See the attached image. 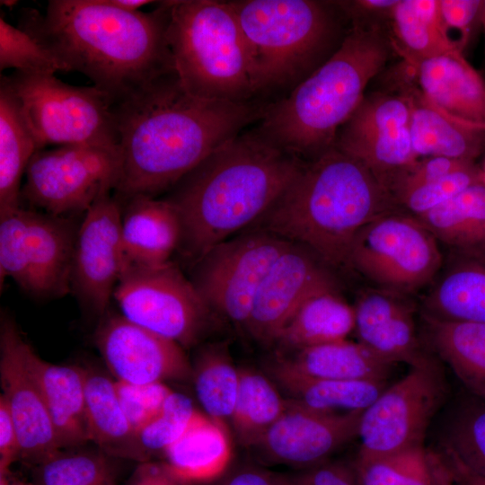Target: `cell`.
I'll return each instance as SVG.
<instances>
[{
	"label": "cell",
	"instance_id": "cell-57",
	"mask_svg": "<svg viewBox=\"0 0 485 485\" xmlns=\"http://www.w3.org/2000/svg\"><path fill=\"white\" fill-rule=\"evenodd\" d=\"M0 3L2 5L6 6L9 9H12L13 6L18 4V1L16 0H1Z\"/></svg>",
	"mask_w": 485,
	"mask_h": 485
},
{
	"label": "cell",
	"instance_id": "cell-24",
	"mask_svg": "<svg viewBox=\"0 0 485 485\" xmlns=\"http://www.w3.org/2000/svg\"><path fill=\"white\" fill-rule=\"evenodd\" d=\"M20 349L47 405L62 449L88 442L85 368L48 362L22 337Z\"/></svg>",
	"mask_w": 485,
	"mask_h": 485
},
{
	"label": "cell",
	"instance_id": "cell-40",
	"mask_svg": "<svg viewBox=\"0 0 485 485\" xmlns=\"http://www.w3.org/2000/svg\"><path fill=\"white\" fill-rule=\"evenodd\" d=\"M37 469L38 485H105L113 482V471L103 454L59 450Z\"/></svg>",
	"mask_w": 485,
	"mask_h": 485
},
{
	"label": "cell",
	"instance_id": "cell-27",
	"mask_svg": "<svg viewBox=\"0 0 485 485\" xmlns=\"http://www.w3.org/2000/svg\"><path fill=\"white\" fill-rule=\"evenodd\" d=\"M411 100L410 134L419 158L447 157L474 162L485 150V131L464 126L447 117L421 95L413 83L397 89Z\"/></svg>",
	"mask_w": 485,
	"mask_h": 485
},
{
	"label": "cell",
	"instance_id": "cell-26",
	"mask_svg": "<svg viewBox=\"0 0 485 485\" xmlns=\"http://www.w3.org/2000/svg\"><path fill=\"white\" fill-rule=\"evenodd\" d=\"M163 455L166 471L187 485L217 479L225 472L232 455L225 426L198 411Z\"/></svg>",
	"mask_w": 485,
	"mask_h": 485
},
{
	"label": "cell",
	"instance_id": "cell-19",
	"mask_svg": "<svg viewBox=\"0 0 485 485\" xmlns=\"http://www.w3.org/2000/svg\"><path fill=\"white\" fill-rule=\"evenodd\" d=\"M363 411L322 412L287 401L285 412L253 449L268 463L299 470L315 466L357 437Z\"/></svg>",
	"mask_w": 485,
	"mask_h": 485
},
{
	"label": "cell",
	"instance_id": "cell-8",
	"mask_svg": "<svg viewBox=\"0 0 485 485\" xmlns=\"http://www.w3.org/2000/svg\"><path fill=\"white\" fill-rule=\"evenodd\" d=\"M1 79L18 100L37 150L50 145L119 146L112 101L93 85L74 86L54 74L17 71Z\"/></svg>",
	"mask_w": 485,
	"mask_h": 485
},
{
	"label": "cell",
	"instance_id": "cell-31",
	"mask_svg": "<svg viewBox=\"0 0 485 485\" xmlns=\"http://www.w3.org/2000/svg\"><path fill=\"white\" fill-rule=\"evenodd\" d=\"M37 151L32 134L18 100L8 85L0 82V219L22 207L21 181Z\"/></svg>",
	"mask_w": 485,
	"mask_h": 485
},
{
	"label": "cell",
	"instance_id": "cell-17",
	"mask_svg": "<svg viewBox=\"0 0 485 485\" xmlns=\"http://www.w3.org/2000/svg\"><path fill=\"white\" fill-rule=\"evenodd\" d=\"M331 269L307 247L290 242L263 278L244 330L260 342L275 343L310 295L338 286Z\"/></svg>",
	"mask_w": 485,
	"mask_h": 485
},
{
	"label": "cell",
	"instance_id": "cell-18",
	"mask_svg": "<svg viewBox=\"0 0 485 485\" xmlns=\"http://www.w3.org/2000/svg\"><path fill=\"white\" fill-rule=\"evenodd\" d=\"M96 347L116 381L146 384L192 375L183 348L122 314L108 315L94 335Z\"/></svg>",
	"mask_w": 485,
	"mask_h": 485
},
{
	"label": "cell",
	"instance_id": "cell-6",
	"mask_svg": "<svg viewBox=\"0 0 485 485\" xmlns=\"http://www.w3.org/2000/svg\"><path fill=\"white\" fill-rule=\"evenodd\" d=\"M242 29L256 94L294 88L339 48L341 11L334 1H228Z\"/></svg>",
	"mask_w": 485,
	"mask_h": 485
},
{
	"label": "cell",
	"instance_id": "cell-13",
	"mask_svg": "<svg viewBox=\"0 0 485 485\" xmlns=\"http://www.w3.org/2000/svg\"><path fill=\"white\" fill-rule=\"evenodd\" d=\"M291 242L246 230L208 250L190 278L213 313L245 329L258 289Z\"/></svg>",
	"mask_w": 485,
	"mask_h": 485
},
{
	"label": "cell",
	"instance_id": "cell-30",
	"mask_svg": "<svg viewBox=\"0 0 485 485\" xmlns=\"http://www.w3.org/2000/svg\"><path fill=\"white\" fill-rule=\"evenodd\" d=\"M355 314L338 286L310 295L283 328L275 343L282 348H303L347 340L354 331Z\"/></svg>",
	"mask_w": 485,
	"mask_h": 485
},
{
	"label": "cell",
	"instance_id": "cell-12",
	"mask_svg": "<svg viewBox=\"0 0 485 485\" xmlns=\"http://www.w3.org/2000/svg\"><path fill=\"white\" fill-rule=\"evenodd\" d=\"M113 298L130 322L190 348L207 331L213 312L172 260L123 269Z\"/></svg>",
	"mask_w": 485,
	"mask_h": 485
},
{
	"label": "cell",
	"instance_id": "cell-46",
	"mask_svg": "<svg viewBox=\"0 0 485 485\" xmlns=\"http://www.w3.org/2000/svg\"><path fill=\"white\" fill-rule=\"evenodd\" d=\"M471 163L474 162L440 156L419 158L399 178L391 194L396 202V198L402 193L441 179Z\"/></svg>",
	"mask_w": 485,
	"mask_h": 485
},
{
	"label": "cell",
	"instance_id": "cell-10",
	"mask_svg": "<svg viewBox=\"0 0 485 485\" xmlns=\"http://www.w3.org/2000/svg\"><path fill=\"white\" fill-rule=\"evenodd\" d=\"M443 259L436 237L415 216L399 208L357 232L346 267L375 287L408 295L431 284Z\"/></svg>",
	"mask_w": 485,
	"mask_h": 485
},
{
	"label": "cell",
	"instance_id": "cell-55",
	"mask_svg": "<svg viewBox=\"0 0 485 485\" xmlns=\"http://www.w3.org/2000/svg\"><path fill=\"white\" fill-rule=\"evenodd\" d=\"M0 485H30L25 482L11 479L8 473L0 474Z\"/></svg>",
	"mask_w": 485,
	"mask_h": 485
},
{
	"label": "cell",
	"instance_id": "cell-22",
	"mask_svg": "<svg viewBox=\"0 0 485 485\" xmlns=\"http://www.w3.org/2000/svg\"><path fill=\"white\" fill-rule=\"evenodd\" d=\"M423 299V316L485 323V241L447 247Z\"/></svg>",
	"mask_w": 485,
	"mask_h": 485
},
{
	"label": "cell",
	"instance_id": "cell-15",
	"mask_svg": "<svg viewBox=\"0 0 485 485\" xmlns=\"http://www.w3.org/2000/svg\"><path fill=\"white\" fill-rule=\"evenodd\" d=\"M410 113L411 100L405 93L365 95L338 132L334 147L362 163L391 193L419 160L410 139Z\"/></svg>",
	"mask_w": 485,
	"mask_h": 485
},
{
	"label": "cell",
	"instance_id": "cell-35",
	"mask_svg": "<svg viewBox=\"0 0 485 485\" xmlns=\"http://www.w3.org/2000/svg\"><path fill=\"white\" fill-rule=\"evenodd\" d=\"M358 485H454L443 454L419 445L389 455L357 461Z\"/></svg>",
	"mask_w": 485,
	"mask_h": 485
},
{
	"label": "cell",
	"instance_id": "cell-58",
	"mask_svg": "<svg viewBox=\"0 0 485 485\" xmlns=\"http://www.w3.org/2000/svg\"><path fill=\"white\" fill-rule=\"evenodd\" d=\"M481 169L482 181L485 183V163H483V166L481 167Z\"/></svg>",
	"mask_w": 485,
	"mask_h": 485
},
{
	"label": "cell",
	"instance_id": "cell-43",
	"mask_svg": "<svg viewBox=\"0 0 485 485\" xmlns=\"http://www.w3.org/2000/svg\"><path fill=\"white\" fill-rule=\"evenodd\" d=\"M479 181H482L481 169L471 163L441 179L402 193L396 203L404 211L419 216Z\"/></svg>",
	"mask_w": 485,
	"mask_h": 485
},
{
	"label": "cell",
	"instance_id": "cell-2",
	"mask_svg": "<svg viewBox=\"0 0 485 485\" xmlns=\"http://www.w3.org/2000/svg\"><path fill=\"white\" fill-rule=\"evenodd\" d=\"M170 1L151 12H128L108 0H49L44 13L21 10L18 28L62 66L105 93L112 104L174 71L166 31Z\"/></svg>",
	"mask_w": 485,
	"mask_h": 485
},
{
	"label": "cell",
	"instance_id": "cell-4",
	"mask_svg": "<svg viewBox=\"0 0 485 485\" xmlns=\"http://www.w3.org/2000/svg\"><path fill=\"white\" fill-rule=\"evenodd\" d=\"M399 208L367 167L332 147L305 163L277 201L246 230L302 244L335 269L346 267L352 241L364 225Z\"/></svg>",
	"mask_w": 485,
	"mask_h": 485
},
{
	"label": "cell",
	"instance_id": "cell-36",
	"mask_svg": "<svg viewBox=\"0 0 485 485\" xmlns=\"http://www.w3.org/2000/svg\"><path fill=\"white\" fill-rule=\"evenodd\" d=\"M237 398L231 418L239 442L253 448L287 408V401L270 377L239 368Z\"/></svg>",
	"mask_w": 485,
	"mask_h": 485
},
{
	"label": "cell",
	"instance_id": "cell-53",
	"mask_svg": "<svg viewBox=\"0 0 485 485\" xmlns=\"http://www.w3.org/2000/svg\"><path fill=\"white\" fill-rule=\"evenodd\" d=\"M153 485H187L171 475L163 463H156Z\"/></svg>",
	"mask_w": 485,
	"mask_h": 485
},
{
	"label": "cell",
	"instance_id": "cell-44",
	"mask_svg": "<svg viewBox=\"0 0 485 485\" xmlns=\"http://www.w3.org/2000/svg\"><path fill=\"white\" fill-rule=\"evenodd\" d=\"M122 410L135 434L161 410L173 392L164 383L134 384L114 380Z\"/></svg>",
	"mask_w": 485,
	"mask_h": 485
},
{
	"label": "cell",
	"instance_id": "cell-37",
	"mask_svg": "<svg viewBox=\"0 0 485 485\" xmlns=\"http://www.w3.org/2000/svg\"><path fill=\"white\" fill-rule=\"evenodd\" d=\"M447 247L485 241V183L467 187L450 199L416 216Z\"/></svg>",
	"mask_w": 485,
	"mask_h": 485
},
{
	"label": "cell",
	"instance_id": "cell-39",
	"mask_svg": "<svg viewBox=\"0 0 485 485\" xmlns=\"http://www.w3.org/2000/svg\"><path fill=\"white\" fill-rule=\"evenodd\" d=\"M444 451L485 476V398L468 393L452 419Z\"/></svg>",
	"mask_w": 485,
	"mask_h": 485
},
{
	"label": "cell",
	"instance_id": "cell-1",
	"mask_svg": "<svg viewBox=\"0 0 485 485\" xmlns=\"http://www.w3.org/2000/svg\"><path fill=\"white\" fill-rule=\"evenodd\" d=\"M121 167L113 195L157 198L214 150L241 134L265 108L190 94L174 71L111 105Z\"/></svg>",
	"mask_w": 485,
	"mask_h": 485
},
{
	"label": "cell",
	"instance_id": "cell-45",
	"mask_svg": "<svg viewBox=\"0 0 485 485\" xmlns=\"http://www.w3.org/2000/svg\"><path fill=\"white\" fill-rule=\"evenodd\" d=\"M482 1L438 0L442 27L456 50L463 53L477 23Z\"/></svg>",
	"mask_w": 485,
	"mask_h": 485
},
{
	"label": "cell",
	"instance_id": "cell-52",
	"mask_svg": "<svg viewBox=\"0 0 485 485\" xmlns=\"http://www.w3.org/2000/svg\"><path fill=\"white\" fill-rule=\"evenodd\" d=\"M156 463H146L139 466L128 485H153Z\"/></svg>",
	"mask_w": 485,
	"mask_h": 485
},
{
	"label": "cell",
	"instance_id": "cell-42",
	"mask_svg": "<svg viewBox=\"0 0 485 485\" xmlns=\"http://www.w3.org/2000/svg\"><path fill=\"white\" fill-rule=\"evenodd\" d=\"M25 74H55L60 64L31 36L0 17V69Z\"/></svg>",
	"mask_w": 485,
	"mask_h": 485
},
{
	"label": "cell",
	"instance_id": "cell-33",
	"mask_svg": "<svg viewBox=\"0 0 485 485\" xmlns=\"http://www.w3.org/2000/svg\"><path fill=\"white\" fill-rule=\"evenodd\" d=\"M389 28L392 49L412 66L458 51L442 27L438 0H400Z\"/></svg>",
	"mask_w": 485,
	"mask_h": 485
},
{
	"label": "cell",
	"instance_id": "cell-16",
	"mask_svg": "<svg viewBox=\"0 0 485 485\" xmlns=\"http://www.w3.org/2000/svg\"><path fill=\"white\" fill-rule=\"evenodd\" d=\"M121 207L112 190L84 213L71 270V293L93 313H105L122 274Z\"/></svg>",
	"mask_w": 485,
	"mask_h": 485
},
{
	"label": "cell",
	"instance_id": "cell-9",
	"mask_svg": "<svg viewBox=\"0 0 485 485\" xmlns=\"http://www.w3.org/2000/svg\"><path fill=\"white\" fill-rule=\"evenodd\" d=\"M21 207L0 219V284L11 278L27 294L71 293L74 249L81 221Z\"/></svg>",
	"mask_w": 485,
	"mask_h": 485
},
{
	"label": "cell",
	"instance_id": "cell-3",
	"mask_svg": "<svg viewBox=\"0 0 485 485\" xmlns=\"http://www.w3.org/2000/svg\"><path fill=\"white\" fill-rule=\"evenodd\" d=\"M304 164L257 129L214 150L163 197L181 222L177 251L192 266L215 245L248 229Z\"/></svg>",
	"mask_w": 485,
	"mask_h": 485
},
{
	"label": "cell",
	"instance_id": "cell-56",
	"mask_svg": "<svg viewBox=\"0 0 485 485\" xmlns=\"http://www.w3.org/2000/svg\"><path fill=\"white\" fill-rule=\"evenodd\" d=\"M480 23L481 24L484 35H485V0L481 3V14H480Z\"/></svg>",
	"mask_w": 485,
	"mask_h": 485
},
{
	"label": "cell",
	"instance_id": "cell-21",
	"mask_svg": "<svg viewBox=\"0 0 485 485\" xmlns=\"http://www.w3.org/2000/svg\"><path fill=\"white\" fill-rule=\"evenodd\" d=\"M408 295L373 287L362 291L353 306L357 341L384 360L417 366L428 356L417 335Z\"/></svg>",
	"mask_w": 485,
	"mask_h": 485
},
{
	"label": "cell",
	"instance_id": "cell-20",
	"mask_svg": "<svg viewBox=\"0 0 485 485\" xmlns=\"http://www.w3.org/2000/svg\"><path fill=\"white\" fill-rule=\"evenodd\" d=\"M16 324L2 316L0 327V381L17 429L21 458L39 464L62 450L56 428L40 389L28 371L20 349Z\"/></svg>",
	"mask_w": 485,
	"mask_h": 485
},
{
	"label": "cell",
	"instance_id": "cell-34",
	"mask_svg": "<svg viewBox=\"0 0 485 485\" xmlns=\"http://www.w3.org/2000/svg\"><path fill=\"white\" fill-rule=\"evenodd\" d=\"M85 414L89 441L110 455L141 460L136 434L122 410L114 381L86 368Z\"/></svg>",
	"mask_w": 485,
	"mask_h": 485
},
{
	"label": "cell",
	"instance_id": "cell-25",
	"mask_svg": "<svg viewBox=\"0 0 485 485\" xmlns=\"http://www.w3.org/2000/svg\"><path fill=\"white\" fill-rule=\"evenodd\" d=\"M119 203L123 269L171 261L181 237L175 208L163 198L146 196H135Z\"/></svg>",
	"mask_w": 485,
	"mask_h": 485
},
{
	"label": "cell",
	"instance_id": "cell-38",
	"mask_svg": "<svg viewBox=\"0 0 485 485\" xmlns=\"http://www.w3.org/2000/svg\"><path fill=\"white\" fill-rule=\"evenodd\" d=\"M192 377L197 397L207 416L223 425L231 420L240 373L226 347L217 344L204 348L192 367Z\"/></svg>",
	"mask_w": 485,
	"mask_h": 485
},
{
	"label": "cell",
	"instance_id": "cell-48",
	"mask_svg": "<svg viewBox=\"0 0 485 485\" xmlns=\"http://www.w3.org/2000/svg\"><path fill=\"white\" fill-rule=\"evenodd\" d=\"M400 0H352L334 1L353 26H380L390 24L392 13Z\"/></svg>",
	"mask_w": 485,
	"mask_h": 485
},
{
	"label": "cell",
	"instance_id": "cell-23",
	"mask_svg": "<svg viewBox=\"0 0 485 485\" xmlns=\"http://www.w3.org/2000/svg\"><path fill=\"white\" fill-rule=\"evenodd\" d=\"M411 66L412 82L428 103L464 126L485 131V82L462 52Z\"/></svg>",
	"mask_w": 485,
	"mask_h": 485
},
{
	"label": "cell",
	"instance_id": "cell-49",
	"mask_svg": "<svg viewBox=\"0 0 485 485\" xmlns=\"http://www.w3.org/2000/svg\"><path fill=\"white\" fill-rule=\"evenodd\" d=\"M21 458L17 429L4 399L0 396V474L8 473L13 462Z\"/></svg>",
	"mask_w": 485,
	"mask_h": 485
},
{
	"label": "cell",
	"instance_id": "cell-59",
	"mask_svg": "<svg viewBox=\"0 0 485 485\" xmlns=\"http://www.w3.org/2000/svg\"><path fill=\"white\" fill-rule=\"evenodd\" d=\"M105 485H113V482L112 483H108V484H105Z\"/></svg>",
	"mask_w": 485,
	"mask_h": 485
},
{
	"label": "cell",
	"instance_id": "cell-54",
	"mask_svg": "<svg viewBox=\"0 0 485 485\" xmlns=\"http://www.w3.org/2000/svg\"><path fill=\"white\" fill-rule=\"evenodd\" d=\"M110 4L128 12H139L143 6L156 2L149 0H108Z\"/></svg>",
	"mask_w": 485,
	"mask_h": 485
},
{
	"label": "cell",
	"instance_id": "cell-5",
	"mask_svg": "<svg viewBox=\"0 0 485 485\" xmlns=\"http://www.w3.org/2000/svg\"><path fill=\"white\" fill-rule=\"evenodd\" d=\"M392 50L380 26H352L333 55L265 108L257 130L283 150L312 160L334 147L338 132Z\"/></svg>",
	"mask_w": 485,
	"mask_h": 485
},
{
	"label": "cell",
	"instance_id": "cell-51",
	"mask_svg": "<svg viewBox=\"0 0 485 485\" xmlns=\"http://www.w3.org/2000/svg\"><path fill=\"white\" fill-rule=\"evenodd\" d=\"M452 470L454 485H485V476L479 474L451 454L443 451Z\"/></svg>",
	"mask_w": 485,
	"mask_h": 485
},
{
	"label": "cell",
	"instance_id": "cell-14",
	"mask_svg": "<svg viewBox=\"0 0 485 485\" xmlns=\"http://www.w3.org/2000/svg\"><path fill=\"white\" fill-rule=\"evenodd\" d=\"M445 395L439 369L428 357L366 408L360 419L357 461L423 445L428 425Z\"/></svg>",
	"mask_w": 485,
	"mask_h": 485
},
{
	"label": "cell",
	"instance_id": "cell-28",
	"mask_svg": "<svg viewBox=\"0 0 485 485\" xmlns=\"http://www.w3.org/2000/svg\"><path fill=\"white\" fill-rule=\"evenodd\" d=\"M271 380L296 405L322 412L365 410L387 387L386 380H331L304 376L277 364L269 365Z\"/></svg>",
	"mask_w": 485,
	"mask_h": 485
},
{
	"label": "cell",
	"instance_id": "cell-32",
	"mask_svg": "<svg viewBox=\"0 0 485 485\" xmlns=\"http://www.w3.org/2000/svg\"><path fill=\"white\" fill-rule=\"evenodd\" d=\"M423 317L434 351L468 393L485 398V323Z\"/></svg>",
	"mask_w": 485,
	"mask_h": 485
},
{
	"label": "cell",
	"instance_id": "cell-11",
	"mask_svg": "<svg viewBox=\"0 0 485 485\" xmlns=\"http://www.w3.org/2000/svg\"><path fill=\"white\" fill-rule=\"evenodd\" d=\"M119 146L65 145L37 150L25 172L21 203L58 216H84L98 197L117 185Z\"/></svg>",
	"mask_w": 485,
	"mask_h": 485
},
{
	"label": "cell",
	"instance_id": "cell-7",
	"mask_svg": "<svg viewBox=\"0 0 485 485\" xmlns=\"http://www.w3.org/2000/svg\"><path fill=\"white\" fill-rule=\"evenodd\" d=\"M166 38L190 94L236 103L256 95L248 48L228 1L170 0Z\"/></svg>",
	"mask_w": 485,
	"mask_h": 485
},
{
	"label": "cell",
	"instance_id": "cell-41",
	"mask_svg": "<svg viewBox=\"0 0 485 485\" xmlns=\"http://www.w3.org/2000/svg\"><path fill=\"white\" fill-rule=\"evenodd\" d=\"M197 412L189 397L172 392L159 413L136 434L140 459L163 454L183 434Z\"/></svg>",
	"mask_w": 485,
	"mask_h": 485
},
{
	"label": "cell",
	"instance_id": "cell-47",
	"mask_svg": "<svg viewBox=\"0 0 485 485\" xmlns=\"http://www.w3.org/2000/svg\"><path fill=\"white\" fill-rule=\"evenodd\" d=\"M285 485H358L355 468L340 462H324L285 475Z\"/></svg>",
	"mask_w": 485,
	"mask_h": 485
},
{
	"label": "cell",
	"instance_id": "cell-29",
	"mask_svg": "<svg viewBox=\"0 0 485 485\" xmlns=\"http://www.w3.org/2000/svg\"><path fill=\"white\" fill-rule=\"evenodd\" d=\"M275 362L304 376L331 380H387L395 366L348 340L294 351Z\"/></svg>",
	"mask_w": 485,
	"mask_h": 485
},
{
	"label": "cell",
	"instance_id": "cell-50",
	"mask_svg": "<svg viewBox=\"0 0 485 485\" xmlns=\"http://www.w3.org/2000/svg\"><path fill=\"white\" fill-rule=\"evenodd\" d=\"M217 485H285V475L247 465L232 471Z\"/></svg>",
	"mask_w": 485,
	"mask_h": 485
}]
</instances>
